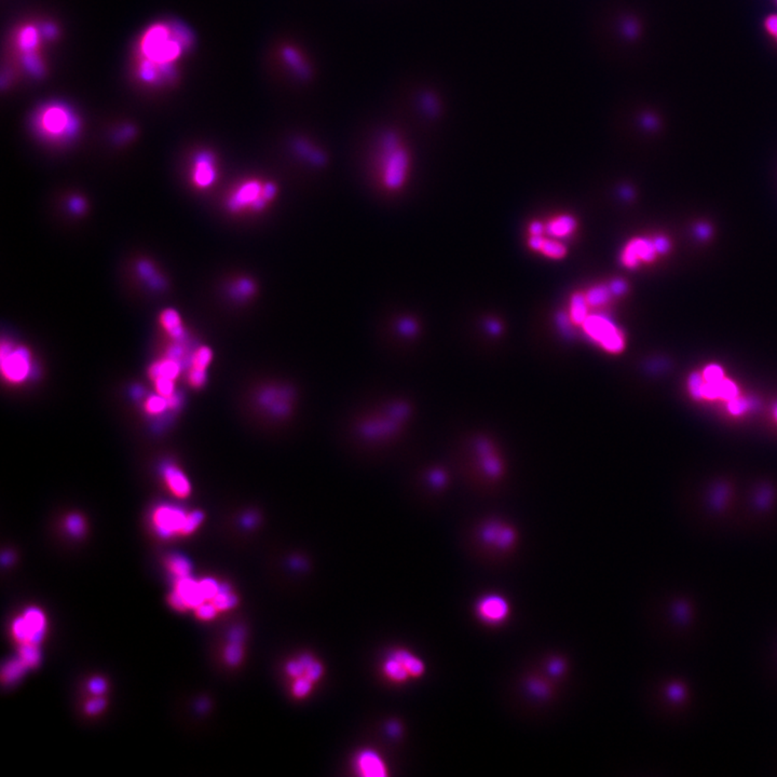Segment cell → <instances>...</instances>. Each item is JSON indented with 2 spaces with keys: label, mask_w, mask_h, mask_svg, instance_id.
<instances>
[{
  "label": "cell",
  "mask_w": 777,
  "mask_h": 777,
  "mask_svg": "<svg viewBox=\"0 0 777 777\" xmlns=\"http://www.w3.org/2000/svg\"><path fill=\"white\" fill-rule=\"evenodd\" d=\"M417 420V402L406 389L377 387L341 412L334 434L346 457L377 465L406 453Z\"/></svg>",
  "instance_id": "1"
},
{
  "label": "cell",
  "mask_w": 777,
  "mask_h": 777,
  "mask_svg": "<svg viewBox=\"0 0 777 777\" xmlns=\"http://www.w3.org/2000/svg\"><path fill=\"white\" fill-rule=\"evenodd\" d=\"M246 419L268 441L293 436L306 412V392L302 381L285 372H258L248 380L243 393Z\"/></svg>",
  "instance_id": "2"
},
{
  "label": "cell",
  "mask_w": 777,
  "mask_h": 777,
  "mask_svg": "<svg viewBox=\"0 0 777 777\" xmlns=\"http://www.w3.org/2000/svg\"><path fill=\"white\" fill-rule=\"evenodd\" d=\"M190 47V36L180 25L163 22L153 25L140 36L136 49V72L147 84H167L175 65Z\"/></svg>",
  "instance_id": "3"
},
{
  "label": "cell",
  "mask_w": 777,
  "mask_h": 777,
  "mask_svg": "<svg viewBox=\"0 0 777 777\" xmlns=\"http://www.w3.org/2000/svg\"><path fill=\"white\" fill-rule=\"evenodd\" d=\"M449 483L451 474L443 464L418 462L405 469L402 490L408 501L414 505H426L442 496Z\"/></svg>",
  "instance_id": "4"
},
{
  "label": "cell",
  "mask_w": 777,
  "mask_h": 777,
  "mask_svg": "<svg viewBox=\"0 0 777 777\" xmlns=\"http://www.w3.org/2000/svg\"><path fill=\"white\" fill-rule=\"evenodd\" d=\"M34 126L37 133L48 142L65 143L78 132V119L65 105L51 103L37 111Z\"/></svg>",
  "instance_id": "5"
},
{
  "label": "cell",
  "mask_w": 777,
  "mask_h": 777,
  "mask_svg": "<svg viewBox=\"0 0 777 777\" xmlns=\"http://www.w3.org/2000/svg\"><path fill=\"white\" fill-rule=\"evenodd\" d=\"M201 511L186 512L173 505H157L150 514V522L155 534L163 539L194 534L204 522Z\"/></svg>",
  "instance_id": "6"
},
{
  "label": "cell",
  "mask_w": 777,
  "mask_h": 777,
  "mask_svg": "<svg viewBox=\"0 0 777 777\" xmlns=\"http://www.w3.org/2000/svg\"><path fill=\"white\" fill-rule=\"evenodd\" d=\"M671 627L677 637L685 644H691L700 629V612L698 605L690 595H675L668 605Z\"/></svg>",
  "instance_id": "7"
},
{
  "label": "cell",
  "mask_w": 777,
  "mask_h": 777,
  "mask_svg": "<svg viewBox=\"0 0 777 777\" xmlns=\"http://www.w3.org/2000/svg\"><path fill=\"white\" fill-rule=\"evenodd\" d=\"M0 358L1 375L10 385H18L26 382L34 373L32 353L24 346L16 345L10 341H3Z\"/></svg>",
  "instance_id": "8"
},
{
  "label": "cell",
  "mask_w": 777,
  "mask_h": 777,
  "mask_svg": "<svg viewBox=\"0 0 777 777\" xmlns=\"http://www.w3.org/2000/svg\"><path fill=\"white\" fill-rule=\"evenodd\" d=\"M671 248V241L664 236L634 238L621 250L619 260L625 268L636 269L641 265L654 263L658 256L667 254Z\"/></svg>",
  "instance_id": "9"
},
{
  "label": "cell",
  "mask_w": 777,
  "mask_h": 777,
  "mask_svg": "<svg viewBox=\"0 0 777 777\" xmlns=\"http://www.w3.org/2000/svg\"><path fill=\"white\" fill-rule=\"evenodd\" d=\"M581 326L590 338L607 351L617 353L624 348V336L621 329L602 314H590Z\"/></svg>",
  "instance_id": "10"
},
{
  "label": "cell",
  "mask_w": 777,
  "mask_h": 777,
  "mask_svg": "<svg viewBox=\"0 0 777 777\" xmlns=\"http://www.w3.org/2000/svg\"><path fill=\"white\" fill-rule=\"evenodd\" d=\"M382 180L389 189H399L405 183L408 159L405 150L397 146L395 138L385 143L382 157Z\"/></svg>",
  "instance_id": "11"
},
{
  "label": "cell",
  "mask_w": 777,
  "mask_h": 777,
  "mask_svg": "<svg viewBox=\"0 0 777 777\" xmlns=\"http://www.w3.org/2000/svg\"><path fill=\"white\" fill-rule=\"evenodd\" d=\"M690 392L696 399H730L739 397V390L733 381L722 378L718 381H706L702 375L693 374L689 380Z\"/></svg>",
  "instance_id": "12"
},
{
  "label": "cell",
  "mask_w": 777,
  "mask_h": 777,
  "mask_svg": "<svg viewBox=\"0 0 777 777\" xmlns=\"http://www.w3.org/2000/svg\"><path fill=\"white\" fill-rule=\"evenodd\" d=\"M268 202L264 194V185L258 180H248L232 192L228 200V207L233 212L243 209L260 211L266 207Z\"/></svg>",
  "instance_id": "13"
},
{
  "label": "cell",
  "mask_w": 777,
  "mask_h": 777,
  "mask_svg": "<svg viewBox=\"0 0 777 777\" xmlns=\"http://www.w3.org/2000/svg\"><path fill=\"white\" fill-rule=\"evenodd\" d=\"M662 694L667 706L675 712L685 716L691 708L693 693L691 685L685 678L673 677L667 680L663 687Z\"/></svg>",
  "instance_id": "14"
},
{
  "label": "cell",
  "mask_w": 777,
  "mask_h": 777,
  "mask_svg": "<svg viewBox=\"0 0 777 777\" xmlns=\"http://www.w3.org/2000/svg\"><path fill=\"white\" fill-rule=\"evenodd\" d=\"M478 617L487 624H500L509 615V605L500 595H487L476 605Z\"/></svg>",
  "instance_id": "15"
},
{
  "label": "cell",
  "mask_w": 777,
  "mask_h": 777,
  "mask_svg": "<svg viewBox=\"0 0 777 777\" xmlns=\"http://www.w3.org/2000/svg\"><path fill=\"white\" fill-rule=\"evenodd\" d=\"M217 180L216 160L209 153H201L194 159L192 170V180L200 189L211 187Z\"/></svg>",
  "instance_id": "16"
},
{
  "label": "cell",
  "mask_w": 777,
  "mask_h": 777,
  "mask_svg": "<svg viewBox=\"0 0 777 777\" xmlns=\"http://www.w3.org/2000/svg\"><path fill=\"white\" fill-rule=\"evenodd\" d=\"M163 482L170 492L178 499H186L192 495V484L183 470L175 463H167L161 471Z\"/></svg>",
  "instance_id": "17"
},
{
  "label": "cell",
  "mask_w": 777,
  "mask_h": 777,
  "mask_svg": "<svg viewBox=\"0 0 777 777\" xmlns=\"http://www.w3.org/2000/svg\"><path fill=\"white\" fill-rule=\"evenodd\" d=\"M356 766L360 775L366 777L387 776V768L374 750H363L356 756Z\"/></svg>",
  "instance_id": "18"
},
{
  "label": "cell",
  "mask_w": 777,
  "mask_h": 777,
  "mask_svg": "<svg viewBox=\"0 0 777 777\" xmlns=\"http://www.w3.org/2000/svg\"><path fill=\"white\" fill-rule=\"evenodd\" d=\"M528 246L531 250L541 253L548 258L555 259V260L565 258L568 253L565 244L561 243L558 239H555V238L549 239L544 235L529 236Z\"/></svg>",
  "instance_id": "19"
},
{
  "label": "cell",
  "mask_w": 777,
  "mask_h": 777,
  "mask_svg": "<svg viewBox=\"0 0 777 777\" xmlns=\"http://www.w3.org/2000/svg\"><path fill=\"white\" fill-rule=\"evenodd\" d=\"M183 364L184 363L180 362V360L165 356L149 366V379L151 381L159 378L171 379V380L176 381L182 374Z\"/></svg>",
  "instance_id": "20"
},
{
  "label": "cell",
  "mask_w": 777,
  "mask_h": 777,
  "mask_svg": "<svg viewBox=\"0 0 777 777\" xmlns=\"http://www.w3.org/2000/svg\"><path fill=\"white\" fill-rule=\"evenodd\" d=\"M393 338L403 348L417 341L420 334V325L412 318H401L395 321L392 327Z\"/></svg>",
  "instance_id": "21"
},
{
  "label": "cell",
  "mask_w": 777,
  "mask_h": 777,
  "mask_svg": "<svg viewBox=\"0 0 777 777\" xmlns=\"http://www.w3.org/2000/svg\"><path fill=\"white\" fill-rule=\"evenodd\" d=\"M175 590L182 596L187 608L196 609L197 607L206 602L203 597L198 582L190 579V577L177 579Z\"/></svg>",
  "instance_id": "22"
},
{
  "label": "cell",
  "mask_w": 777,
  "mask_h": 777,
  "mask_svg": "<svg viewBox=\"0 0 777 777\" xmlns=\"http://www.w3.org/2000/svg\"><path fill=\"white\" fill-rule=\"evenodd\" d=\"M578 228V221L571 215L563 214L553 217L546 225V232L555 239L570 237Z\"/></svg>",
  "instance_id": "23"
},
{
  "label": "cell",
  "mask_w": 777,
  "mask_h": 777,
  "mask_svg": "<svg viewBox=\"0 0 777 777\" xmlns=\"http://www.w3.org/2000/svg\"><path fill=\"white\" fill-rule=\"evenodd\" d=\"M160 324L170 338L174 341H183L185 339V327L177 311L174 309L163 310L160 314Z\"/></svg>",
  "instance_id": "24"
},
{
  "label": "cell",
  "mask_w": 777,
  "mask_h": 777,
  "mask_svg": "<svg viewBox=\"0 0 777 777\" xmlns=\"http://www.w3.org/2000/svg\"><path fill=\"white\" fill-rule=\"evenodd\" d=\"M26 627L28 632V644H34L38 646L39 642L43 639L45 635V615L40 610L36 608L28 609L24 617ZM26 644V642H25Z\"/></svg>",
  "instance_id": "25"
},
{
  "label": "cell",
  "mask_w": 777,
  "mask_h": 777,
  "mask_svg": "<svg viewBox=\"0 0 777 777\" xmlns=\"http://www.w3.org/2000/svg\"><path fill=\"white\" fill-rule=\"evenodd\" d=\"M244 639V631L242 627H236L230 634L229 644L226 648L225 658L228 664L236 666L241 662L243 656V646L242 642Z\"/></svg>",
  "instance_id": "26"
},
{
  "label": "cell",
  "mask_w": 777,
  "mask_h": 777,
  "mask_svg": "<svg viewBox=\"0 0 777 777\" xmlns=\"http://www.w3.org/2000/svg\"><path fill=\"white\" fill-rule=\"evenodd\" d=\"M590 309L584 293L573 294L570 298L568 320L575 325L583 324L584 321L590 314Z\"/></svg>",
  "instance_id": "27"
},
{
  "label": "cell",
  "mask_w": 777,
  "mask_h": 777,
  "mask_svg": "<svg viewBox=\"0 0 777 777\" xmlns=\"http://www.w3.org/2000/svg\"><path fill=\"white\" fill-rule=\"evenodd\" d=\"M485 541L498 549H507L514 541V534L507 528L491 526L483 532Z\"/></svg>",
  "instance_id": "28"
},
{
  "label": "cell",
  "mask_w": 777,
  "mask_h": 777,
  "mask_svg": "<svg viewBox=\"0 0 777 777\" xmlns=\"http://www.w3.org/2000/svg\"><path fill=\"white\" fill-rule=\"evenodd\" d=\"M392 656L402 663L406 671L409 673L410 677H420L424 675L426 666L424 662L420 658H416L414 654L406 650H397L393 652Z\"/></svg>",
  "instance_id": "29"
},
{
  "label": "cell",
  "mask_w": 777,
  "mask_h": 777,
  "mask_svg": "<svg viewBox=\"0 0 777 777\" xmlns=\"http://www.w3.org/2000/svg\"><path fill=\"white\" fill-rule=\"evenodd\" d=\"M584 296H585L586 302H588L590 308H598V307L608 304L611 298L613 297V294L609 285L600 284V285L590 287L584 293Z\"/></svg>",
  "instance_id": "30"
},
{
  "label": "cell",
  "mask_w": 777,
  "mask_h": 777,
  "mask_svg": "<svg viewBox=\"0 0 777 777\" xmlns=\"http://www.w3.org/2000/svg\"><path fill=\"white\" fill-rule=\"evenodd\" d=\"M213 605L219 609V612L221 611H227L230 609L235 608L239 602V598L237 597V595L233 594L232 592L231 586L227 583L221 584L219 586V594L211 600Z\"/></svg>",
  "instance_id": "31"
},
{
  "label": "cell",
  "mask_w": 777,
  "mask_h": 777,
  "mask_svg": "<svg viewBox=\"0 0 777 777\" xmlns=\"http://www.w3.org/2000/svg\"><path fill=\"white\" fill-rule=\"evenodd\" d=\"M383 671L391 680L397 681V683H403L410 677L409 673L406 671L405 667L392 654H391L390 658H387V660L383 664Z\"/></svg>",
  "instance_id": "32"
},
{
  "label": "cell",
  "mask_w": 777,
  "mask_h": 777,
  "mask_svg": "<svg viewBox=\"0 0 777 777\" xmlns=\"http://www.w3.org/2000/svg\"><path fill=\"white\" fill-rule=\"evenodd\" d=\"M213 360V351L206 346L197 348L189 358V368L196 370H207Z\"/></svg>",
  "instance_id": "33"
},
{
  "label": "cell",
  "mask_w": 777,
  "mask_h": 777,
  "mask_svg": "<svg viewBox=\"0 0 777 777\" xmlns=\"http://www.w3.org/2000/svg\"><path fill=\"white\" fill-rule=\"evenodd\" d=\"M143 407H144L145 412L149 416H153V417L161 416V414H165L170 410L167 397H161L157 393L146 397Z\"/></svg>",
  "instance_id": "34"
},
{
  "label": "cell",
  "mask_w": 777,
  "mask_h": 777,
  "mask_svg": "<svg viewBox=\"0 0 777 777\" xmlns=\"http://www.w3.org/2000/svg\"><path fill=\"white\" fill-rule=\"evenodd\" d=\"M167 568L171 570V573H173V575L177 579L189 577L190 573H192V565H190L189 561L182 556V555H171L167 559Z\"/></svg>",
  "instance_id": "35"
},
{
  "label": "cell",
  "mask_w": 777,
  "mask_h": 777,
  "mask_svg": "<svg viewBox=\"0 0 777 777\" xmlns=\"http://www.w3.org/2000/svg\"><path fill=\"white\" fill-rule=\"evenodd\" d=\"M28 668V665L25 664L21 658L10 661L3 669L4 683H8V685L16 683L24 675Z\"/></svg>",
  "instance_id": "36"
},
{
  "label": "cell",
  "mask_w": 777,
  "mask_h": 777,
  "mask_svg": "<svg viewBox=\"0 0 777 777\" xmlns=\"http://www.w3.org/2000/svg\"><path fill=\"white\" fill-rule=\"evenodd\" d=\"M65 529L75 538H80L86 534V521L79 514H70L65 519Z\"/></svg>",
  "instance_id": "37"
},
{
  "label": "cell",
  "mask_w": 777,
  "mask_h": 777,
  "mask_svg": "<svg viewBox=\"0 0 777 777\" xmlns=\"http://www.w3.org/2000/svg\"><path fill=\"white\" fill-rule=\"evenodd\" d=\"M20 658L28 667H35L40 662V651L38 646L34 644H22L20 648Z\"/></svg>",
  "instance_id": "38"
},
{
  "label": "cell",
  "mask_w": 777,
  "mask_h": 777,
  "mask_svg": "<svg viewBox=\"0 0 777 777\" xmlns=\"http://www.w3.org/2000/svg\"><path fill=\"white\" fill-rule=\"evenodd\" d=\"M155 387V391L157 395H161L163 397H170L176 393L175 380H171V379H155L151 381Z\"/></svg>",
  "instance_id": "39"
},
{
  "label": "cell",
  "mask_w": 777,
  "mask_h": 777,
  "mask_svg": "<svg viewBox=\"0 0 777 777\" xmlns=\"http://www.w3.org/2000/svg\"><path fill=\"white\" fill-rule=\"evenodd\" d=\"M254 284L250 280L243 279L240 280L233 285L232 294L239 299H244V298L250 297L254 293Z\"/></svg>",
  "instance_id": "40"
},
{
  "label": "cell",
  "mask_w": 777,
  "mask_h": 777,
  "mask_svg": "<svg viewBox=\"0 0 777 777\" xmlns=\"http://www.w3.org/2000/svg\"><path fill=\"white\" fill-rule=\"evenodd\" d=\"M219 586L221 584L217 583L215 580L213 579H204L202 581L199 582V588H200L201 593H202L203 597L205 600H211L219 594Z\"/></svg>",
  "instance_id": "41"
},
{
  "label": "cell",
  "mask_w": 777,
  "mask_h": 777,
  "mask_svg": "<svg viewBox=\"0 0 777 777\" xmlns=\"http://www.w3.org/2000/svg\"><path fill=\"white\" fill-rule=\"evenodd\" d=\"M207 380L206 370H196V368H189L187 372V381L192 387L194 389H200L203 385H205Z\"/></svg>",
  "instance_id": "42"
},
{
  "label": "cell",
  "mask_w": 777,
  "mask_h": 777,
  "mask_svg": "<svg viewBox=\"0 0 777 777\" xmlns=\"http://www.w3.org/2000/svg\"><path fill=\"white\" fill-rule=\"evenodd\" d=\"M219 609L212 604V602H203L200 606L196 608L197 617L203 621H210V619H214L219 613Z\"/></svg>",
  "instance_id": "43"
},
{
  "label": "cell",
  "mask_w": 777,
  "mask_h": 777,
  "mask_svg": "<svg viewBox=\"0 0 777 777\" xmlns=\"http://www.w3.org/2000/svg\"><path fill=\"white\" fill-rule=\"evenodd\" d=\"M751 403L748 402L747 399H743V397H737L734 399H730L728 403V408L733 414H741L745 412L746 410L749 409Z\"/></svg>",
  "instance_id": "44"
},
{
  "label": "cell",
  "mask_w": 777,
  "mask_h": 777,
  "mask_svg": "<svg viewBox=\"0 0 777 777\" xmlns=\"http://www.w3.org/2000/svg\"><path fill=\"white\" fill-rule=\"evenodd\" d=\"M105 706H106L105 700H104V698H97L87 704L86 710L89 715H97L99 714V712H101V710L105 708Z\"/></svg>",
  "instance_id": "45"
},
{
  "label": "cell",
  "mask_w": 777,
  "mask_h": 777,
  "mask_svg": "<svg viewBox=\"0 0 777 777\" xmlns=\"http://www.w3.org/2000/svg\"><path fill=\"white\" fill-rule=\"evenodd\" d=\"M609 287H610L613 296L623 295V294L627 293V289H629L627 282L623 281V280H615V281L611 282Z\"/></svg>",
  "instance_id": "46"
},
{
  "label": "cell",
  "mask_w": 777,
  "mask_h": 777,
  "mask_svg": "<svg viewBox=\"0 0 777 777\" xmlns=\"http://www.w3.org/2000/svg\"><path fill=\"white\" fill-rule=\"evenodd\" d=\"M170 604L172 605V607H173L174 609H176L177 611H182V612H184V611H186L188 609L183 598H182V596H180L176 590H174V592L172 593L171 596H170Z\"/></svg>",
  "instance_id": "47"
},
{
  "label": "cell",
  "mask_w": 777,
  "mask_h": 777,
  "mask_svg": "<svg viewBox=\"0 0 777 777\" xmlns=\"http://www.w3.org/2000/svg\"><path fill=\"white\" fill-rule=\"evenodd\" d=\"M90 691L95 695H99V694L104 693L106 691V681L101 678H93L90 681Z\"/></svg>",
  "instance_id": "48"
},
{
  "label": "cell",
  "mask_w": 777,
  "mask_h": 777,
  "mask_svg": "<svg viewBox=\"0 0 777 777\" xmlns=\"http://www.w3.org/2000/svg\"><path fill=\"white\" fill-rule=\"evenodd\" d=\"M695 235L698 236L700 239L706 240L712 235V229L710 226L707 224H698V227L695 229Z\"/></svg>",
  "instance_id": "49"
},
{
  "label": "cell",
  "mask_w": 777,
  "mask_h": 777,
  "mask_svg": "<svg viewBox=\"0 0 777 777\" xmlns=\"http://www.w3.org/2000/svg\"><path fill=\"white\" fill-rule=\"evenodd\" d=\"M546 235V225L541 221H534L529 226V236Z\"/></svg>",
  "instance_id": "50"
},
{
  "label": "cell",
  "mask_w": 777,
  "mask_h": 777,
  "mask_svg": "<svg viewBox=\"0 0 777 777\" xmlns=\"http://www.w3.org/2000/svg\"><path fill=\"white\" fill-rule=\"evenodd\" d=\"M170 412H175L182 406V397L177 392L172 397H167Z\"/></svg>",
  "instance_id": "51"
},
{
  "label": "cell",
  "mask_w": 777,
  "mask_h": 777,
  "mask_svg": "<svg viewBox=\"0 0 777 777\" xmlns=\"http://www.w3.org/2000/svg\"><path fill=\"white\" fill-rule=\"evenodd\" d=\"M70 207L75 213H82L86 209V203L82 198H74L70 202Z\"/></svg>",
  "instance_id": "52"
},
{
  "label": "cell",
  "mask_w": 777,
  "mask_h": 777,
  "mask_svg": "<svg viewBox=\"0 0 777 777\" xmlns=\"http://www.w3.org/2000/svg\"><path fill=\"white\" fill-rule=\"evenodd\" d=\"M766 25H768V30L771 33L777 34V16H772V18H768Z\"/></svg>",
  "instance_id": "53"
},
{
  "label": "cell",
  "mask_w": 777,
  "mask_h": 777,
  "mask_svg": "<svg viewBox=\"0 0 777 777\" xmlns=\"http://www.w3.org/2000/svg\"><path fill=\"white\" fill-rule=\"evenodd\" d=\"M551 669H552V673H561V663H558V662L552 663V665H551Z\"/></svg>",
  "instance_id": "54"
},
{
  "label": "cell",
  "mask_w": 777,
  "mask_h": 777,
  "mask_svg": "<svg viewBox=\"0 0 777 777\" xmlns=\"http://www.w3.org/2000/svg\"><path fill=\"white\" fill-rule=\"evenodd\" d=\"M3 561H4V563H7V565H8V563H11V561H12L11 554H10V553H9V554H8V553H5V554L3 555Z\"/></svg>",
  "instance_id": "55"
},
{
  "label": "cell",
  "mask_w": 777,
  "mask_h": 777,
  "mask_svg": "<svg viewBox=\"0 0 777 777\" xmlns=\"http://www.w3.org/2000/svg\"><path fill=\"white\" fill-rule=\"evenodd\" d=\"M775 417H776V419H777V407H776V409H775Z\"/></svg>",
  "instance_id": "56"
},
{
  "label": "cell",
  "mask_w": 777,
  "mask_h": 777,
  "mask_svg": "<svg viewBox=\"0 0 777 777\" xmlns=\"http://www.w3.org/2000/svg\"><path fill=\"white\" fill-rule=\"evenodd\" d=\"M775 658H776V662H777V652H776V656H775Z\"/></svg>",
  "instance_id": "57"
}]
</instances>
